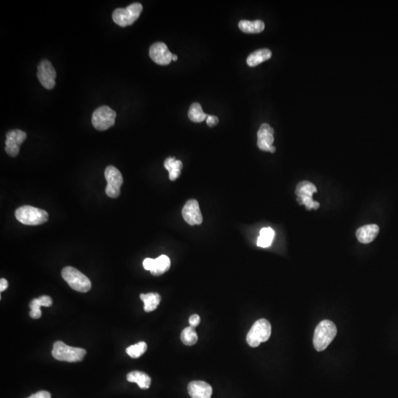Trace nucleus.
I'll list each match as a JSON object with an SVG mask.
<instances>
[{
    "mask_svg": "<svg viewBox=\"0 0 398 398\" xmlns=\"http://www.w3.org/2000/svg\"><path fill=\"white\" fill-rule=\"evenodd\" d=\"M317 192L316 188L314 184L308 181H302L296 186V195H297V202L299 205H304L308 210L317 209L320 205L318 202L313 200V194Z\"/></svg>",
    "mask_w": 398,
    "mask_h": 398,
    "instance_id": "6e6552de",
    "label": "nucleus"
},
{
    "mask_svg": "<svg viewBox=\"0 0 398 398\" xmlns=\"http://www.w3.org/2000/svg\"><path fill=\"white\" fill-rule=\"evenodd\" d=\"M8 287V283L5 279L2 278L0 280V292H3L4 291L6 290Z\"/></svg>",
    "mask_w": 398,
    "mask_h": 398,
    "instance_id": "473e14b6",
    "label": "nucleus"
},
{
    "mask_svg": "<svg viewBox=\"0 0 398 398\" xmlns=\"http://www.w3.org/2000/svg\"><path fill=\"white\" fill-rule=\"evenodd\" d=\"M165 168L169 172V178L170 180L175 181L181 175V170L183 168L182 163L174 157H168L166 159L164 163Z\"/></svg>",
    "mask_w": 398,
    "mask_h": 398,
    "instance_id": "6ab92c4d",
    "label": "nucleus"
},
{
    "mask_svg": "<svg viewBox=\"0 0 398 398\" xmlns=\"http://www.w3.org/2000/svg\"><path fill=\"white\" fill-rule=\"evenodd\" d=\"M17 219L24 225L36 226L44 224L48 221L49 215L45 210L34 207H21L16 210Z\"/></svg>",
    "mask_w": 398,
    "mask_h": 398,
    "instance_id": "f03ea898",
    "label": "nucleus"
},
{
    "mask_svg": "<svg viewBox=\"0 0 398 398\" xmlns=\"http://www.w3.org/2000/svg\"><path fill=\"white\" fill-rule=\"evenodd\" d=\"M126 378L128 381L137 383L142 389H147L151 384V378L143 372H131L127 375Z\"/></svg>",
    "mask_w": 398,
    "mask_h": 398,
    "instance_id": "f3484780",
    "label": "nucleus"
},
{
    "mask_svg": "<svg viewBox=\"0 0 398 398\" xmlns=\"http://www.w3.org/2000/svg\"><path fill=\"white\" fill-rule=\"evenodd\" d=\"M200 316L197 315V314H194V315H192L190 317H189V325H190V327H192V328H195V327L198 326V325L200 324Z\"/></svg>",
    "mask_w": 398,
    "mask_h": 398,
    "instance_id": "c85d7f7f",
    "label": "nucleus"
},
{
    "mask_svg": "<svg viewBox=\"0 0 398 398\" xmlns=\"http://www.w3.org/2000/svg\"><path fill=\"white\" fill-rule=\"evenodd\" d=\"M140 3H133L126 8H117L113 12V21L121 27H126L134 24L143 11Z\"/></svg>",
    "mask_w": 398,
    "mask_h": 398,
    "instance_id": "423d86ee",
    "label": "nucleus"
},
{
    "mask_svg": "<svg viewBox=\"0 0 398 398\" xmlns=\"http://www.w3.org/2000/svg\"><path fill=\"white\" fill-rule=\"evenodd\" d=\"M62 276L73 290L86 293L92 288V283L86 275L75 268L67 266L62 270Z\"/></svg>",
    "mask_w": 398,
    "mask_h": 398,
    "instance_id": "20e7f679",
    "label": "nucleus"
},
{
    "mask_svg": "<svg viewBox=\"0 0 398 398\" xmlns=\"http://www.w3.org/2000/svg\"><path fill=\"white\" fill-rule=\"evenodd\" d=\"M105 178L107 181L105 193L110 198H117L121 194V188L124 183L121 171L114 166H108L105 168Z\"/></svg>",
    "mask_w": 398,
    "mask_h": 398,
    "instance_id": "1a4fd4ad",
    "label": "nucleus"
},
{
    "mask_svg": "<svg viewBox=\"0 0 398 398\" xmlns=\"http://www.w3.org/2000/svg\"><path fill=\"white\" fill-rule=\"evenodd\" d=\"M272 334V326L270 322L265 319L260 318L257 322H254L250 331H249L247 336V341L249 345L251 347H257L261 343L266 342L270 338Z\"/></svg>",
    "mask_w": 398,
    "mask_h": 398,
    "instance_id": "39448f33",
    "label": "nucleus"
},
{
    "mask_svg": "<svg viewBox=\"0 0 398 398\" xmlns=\"http://www.w3.org/2000/svg\"><path fill=\"white\" fill-rule=\"evenodd\" d=\"M273 129L267 124H262L257 132V146L263 151H270L273 144Z\"/></svg>",
    "mask_w": 398,
    "mask_h": 398,
    "instance_id": "4468645a",
    "label": "nucleus"
},
{
    "mask_svg": "<svg viewBox=\"0 0 398 398\" xmlns=\"http://www.w3.org/2000/svg\"><path fill=\"white\" fill-rule=\"evenodd\" d=\"M149 56L155 63L163 66L170 64L173 57V54L163 42H156L152 44L149 50Z\"/></svg>",
    "mask_w": 398,
    "mask_h": 398,
    "instance_id": "ddd939ff",
    "label": "nucleus"
},
{
    "mask_svg": "<svg viewBox=\"0 0 398 398\" xmlns=\"http://www.w3.org/2000/svg\"><path fill=\"white\" fill-rule=\"evenodd\" d=\"M337 328L330 320H323L317 325L314 332V345L315 350L322 352L327 349L335 338Z\"/></svg>",
    "mask_w": 398,
    "mask_h": 398,
    "instance_id": "f257e3e1",
    "label": "nucleus"
},
{
    "mask_svg": "<svg viewBox=\"0 0 398 398\" xmlns=\"http://www.w3.org/2000/svg\"><path fill=\"white\" fill-rule=\"evenodd\" d=\"M182 216L189 225L202 224L203 217H202L198 202L195 199H190L185 204L182 209Z\"/></svg>",
    "mask_w": 398,
    "mask_h": 398,
    "instance_id": "f8f14e48",
    "label": "nucleus"
},
{
    "mask_svg": "<svg viewBox=\"0 0 398 398\" xmlns=\"http://www.w3.org/2000/svg\"><path fill=\"white\" fill-rule=\"evenodd\" d=\"M147 347V344L146 342L140 341L134 345L129 346L126 349V353L132 358H138L146 353Z\"/></svg>",
    "mask_w": 398,
    "mask_h": 398,
    "instance_id": "a878e982",
    "label": "nucleus"
},
{
    "mask_svg": "<svg viewBox=\"0 0 398 398\" xmlns=\"http://www.w3.org/2000/svg\"><path fill=\"white\" fill-rule=\"evenodd\" d=\"M170 268V260L168 256H159L156 259H154L153 269L150 271V273L153 276H160L163 273L167 272Z\"/></svg>",
    "mask_w": 398,
    "mask_h": 398,
    "instance_id": "aec40b11",
    "label": "nucleus"
},
{
    "mask_svg": "<svg viewBox=\"0 0 398 398\" xmlns=\"http://www.w3.org/2000/svg\"><path fill=\"white\" fill-rule=\"evenodd\" d=\"M188 117L192 122L202 123L208 118V115L202 109V105L198 103H194L189 107Z\"/></svg>",
    "mask_w": 398,
    "mask_h": 398,
    "instance_id": "b1692460",
    "label": "nucleus"
},
{
    "mask_svg": "<svg viewBox=\"0 0 398 398\" xmlns=\"http://www.w3.org/2000/svg\"><path fill=\"white\" fill-rule=\"evenodd\" d=\"M378 233V226L376 224H369L360 227L356 231V237L361 244H367L373 242Z\"/></svg>",
    "mask_w": 398,
    "mask_h": 398,
    "instance_id": "dca6fc26",
    "label": "nucleus"
},
{
    "mask_svg": "<svg viewBox=\"0 0 398 398\" xmlns=\"http://www.w3.org/2000/svg\"><path fill=\"white\" fill-rule=\"evenodd\" d=\"M218 122H219V120H218L216 116H208V118H207V124H208V126H215L218 125Z\"/></svg>",
    "mask_w": 398,
    "mask_h": 398,
    "instance_id": "7c9ffc66",
    "label": "nucleus"
},
{
    "mask_svg": "<svg viewBox=\"0 0 398 398\" xmlns=\"http://www.w3.org/2000/svg\"><path fill=\"white\" fill-rule=\"evenodd\" d=\"M153 263H154V259H145L144 261H143V267L146 270L150 271L153 269Z\"/></svg>",
    "mask_w": 398,
    "mask_h": 398,
    "instance_id": "2f4dec72",
    "label": "nucleus"
},
{
    "mask_svg": "<svg viewBox=\"0 0 398 398\" xmlns=\"http://www.w3.org/2000/svg\"><path fill=\"white\" fill-rule=\"evenodd\" d=\"M41 307V305L38 303L36 299H33L30 302V308L31 311L30 312V315L31 318H39L42 316V311L40 309Z\"/></svg>",
    "mask_w": 398,
    "mask_h": 398,
    "instance_id": "bb28decb",
    "label": "nucleus"
},
{
    "mask_svg": "<svg viewBox=\"0 0 398 398\" xmlns=\"http://www.w3.org/2000/svg\"><path fill=\"white\" fill-rule=\"evenodd\" d=\"M275 232L271 227H264L260 231V236L257 238V245L262 248H267L272 245L274 238Z\"/></svg>",
    "mask_w": 398,
    "mask_h": 398,
    "instance_id": "5701e85b",
    "label": "nucleus"
},
{
    "mask_svg": "<svg viewBox=\"0 0 398 398\" xmlns=\"http://www.w3.org/2000/svg\"><path fill=\"white\" fill-rule=\"evenodd\" d=\"M52 355L58 361L78 362L83 361L86 351L84 349L70 347L62 341H58L53 345Z\"/></svg>",
    "mask_w": 398,
    "mask_h": 398,
    "instance_id": "7ed1b4c3",
    "label": "nucleus"
},
{
    "mask_svg": "<svg viewBox=\"0 0 398 398\" xmlns=\"http://www.w3.org/2000/svg\"><path fill=\"white\" fill-rule=\"evenodd\" d=\"M116 116L114 110L107 105H103L95 109L92 114V125L98 131H105L114 125Z\"/></svg>",
    "mask_w": 398,
    "mask_h": 398,
    "instance_id": "0eeeda50",
    "label": "nucleus"
},
{
    "mask_svg": "<svg viewBox=\"0 0 398 398\" xmlns=\"http://www.w3.org/2000/svg\"><path fill=\"white\" fill-rule=\"evenodd\" d=\"M140 299L144 302V310L146 312L155 311L161 302V296L157 293H142Z\"/></svg>",
    "mask_w": 398,
    "mask_h": 398,
    "instance_id": "412c9836",
    "label": "nucleus"
},
{
    "mask_svg": "<svg viewBox=\"0 0 398 398\" xmlns=\"http://www.w3.org/2000/svg\"><path fill=\"white\" fill-rule=\"evenodd\" d=\"M188 389L192 398H211L212 397V386L205 381L195 380L190 382Z\"/></svg>",
    "mask_w": 398,
    "mask_h": 398,
    "instance_id": "2eb2a0df",
    "label": "nucleus"
},
{
    "mask_svg": "<svg viewBox=\"0 0 398 398\" xmlns=\"http://www.w3.org/2000/svg\"><path fill=\"white\" fill-rule=\"evenodd\" d=\"M238 26L240 30L246 33H261L265 29L264 22L261 20H255L254 21L241 20L239 22Z\"/></svg>",
    "mask_w": 398,
    "mask_h": 398,
    "instance_id": "4be33fe9",
    "label": "nucleus"
},
{
    "mask_svg": "<svg viewBox=\"0 0 398 398\" xmlns=\"http://www.w3.org/2000/svg\"><path fill=\"white\" fill-rule=\"evenodd\" d=\"M27 138V134L20 129L11 130L6 134L5 152L11 157H16L20 153V146Z\"/></svg>",
    "mask_w": 398,
    "mask_h": 398,
    "instance_id": "9b49d317",
    "label": "nucleus"
},
{
    "mask_svg": "<svg viewBox=\"0 0 398 398\" xmlns=\"http://www.w3.org/2000/svg\"><path fill=\"white\" fill-rule=\"evenodd\" d=\"M181 340L185 345H194L198 341V335L195 328L190 326L185 328L181 334Z\"/></svg>",
    "mask_w": 398,
    "mask_h": 398,
    "instance_id": "393cba45",
    "label": "nucleus"
},
{
    "mask_svg": "<svg viewBox=\"0 0 398 398\" xmlns=\"http://www.w3.org/2000/svg\"><path fill=\"white\" fill-rule=\"evenodd\" d=\"M56 75L55 68L51 62L43 60L38 66L37 77L40 83L47 89H52L56 86Z\"/></svg>",
    "mask_w": 398,
    "mask_h": 398,
    "instance_id": "9d476101",
    "label": "nucleus"
},
{
    "mask_svg": "<svg viewBox=\"0 0 398 398\" xmlns=\"http://www.w3.org/2000/svg\"><path fill=\"white\" fill-rule=\"evenodd\" d=\"M272 52L269 49H260V50H256L247 58V64L251 67H254L269 60L272 58Z\"/></svg>",
    "mask_w": 398,
    "mask_h": 398,
    "instance_id": "a211bd4d",
    "label": "nucleus"
},
{
    "mask_svg": "<svg viewBox=\"0 0 398 398\" xmlns=\"http://www.w3.org/2000/svg\"><path fill=\"white\" fill-rule=\"evenodd\" d=\"M38 303L41 305L42 307H50L53 304V300L52 298L49 296H42L39 298L36 299Z\"/></svg>",
    "mask_w": 398,
    "mask_h": 398,
    "instance_id": "cd10ccee",
    "label": "nucleus"
},
{
    "mask_svg": "<svg viewBox=\"0 0 398 398\" xmlns=\"http://www.w3.org/2000/svg\"><path fill=\"white\" fill-rule=\"evenodd\" d=\"M28 398H51V395L47 391H40L37 393L33 394Z\"/></svg>",
    "mask_w": 398,
    "mask_h": 398,
    "instance_id": "c756f323",
    "label": "nucleus"
},
{
    "mask_svg": "<svg viewBox=\"0 0 398 398\" xmlns=\"http://www.w3.org/2000/svg\"><path fill=\"white\" fill-rule=\"evenodd\" d=\"M178 60V56L176 55H173V57H172V61H174V62H176Z\"/></svg>",
    "mask_w": 398,
    "mask_h": 398,
    "instance_id": "72a5a7b5",
    "label": "nucleus"
}]
</instances>
